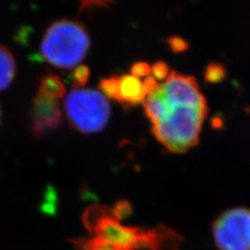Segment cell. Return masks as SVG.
I'll return each mask as SVG.
<instances>
[{
    "label": "cell",
    "instance_id": "cell-15",
    "mask_svg": "<svg viewBox=\"0 0 250 250\" xmlns=\"http://www.w3.org/2000/svg\"><path fill=\"white\" fill-rule=\"evenodd\" d=\"M169 43L172 47V49L174 51H183L186 49V42L183 40V39L179 38H172L169 40Z\"/></svg>",
    "mask_w": 250,
    "mask_h": 250
},
{
    "label": "cell",
    "instance_id": "cell-6",
    "mask_svg": "<svg viewBox=\"0 0 250 250\" xmlns=\"http://www.w3.org/2000/svg\"><path fill=\"white\" fill-rule=\"evenodd\" d=\"M159 82L150 75L142 81L132 74L115 75L114 89L109 99L115 100L124 106H135L145 101L148 94H150Z\"/></svg>",
    "mask_w": 250,
    "mask_h": 250
},
{
    "label": "cell",
    "instance_id": "cell-7",
    "mask_svg": "<svg viewBox=\"0 0 250 250\" xmlns=\"http://www.w3.org/2000/svg\"><path fill=\"white\" fill-rule=\"evenodd\" d=\"M62 123V109L59 100L49 99L37 93L30 108V131L36 137L57 129Z\"/></svg>",
    "mask_w": 250,
    "mask_h": 250
},
{
    "label": "cell",
    "instance_id": "cell-14",
    "mask_svg": "<svg viewBox=\"0 0 250 250\" xmlns=\"http://www.w3.org/2000/svg\"><path fill=\"white\" fill-rule=\"evenodd\" d=\"M130 74H132L138 78H141V80H142V77L146 78L151 75V66L143 62H136V64L131 68Z\"/></svg>",
    "mask_w": 250,
    "mask_h": 250
},
{
    "label": "cell",
    "instance_id": "cell-11",
    "mask_svg": "<svg viewBox=\"0 0 250 250\" xmlns=\"http://www.w3.org/2000/svg\"><path fill=\"white\" fill-rule=\"evenodd\" d=\"M90 77V69L87 66H78L73 72L75 88H81L88 83Z\"/></svg>",
    "mask_w": 250,
    "mask_h": 250
},
{
    "label": "cell",
    "instance_id": "cell-2",
    "mask_svg": "<svg viewBox=\"0 0 250 250\" xmlns=\"http://www.w3.org/2000/svg\"><path fill=\"white\" fill-rule=\"evenodd\" d=\"M126 202L115 208L92 206L83 213V224L89 237L75 239V250H174L179 243L169 229H145L120 222L122 212L128 209Z\"/></svg>",
    "mask_w": 250,
    "mask_h": 250
},
{
    "label": "cell",
    "instance_id": "cell-3",
    "mask_svg": "<svg viewBox=\"0 0 250 250\" xmlns=\"http://www.w3.org/2000/svg\"><path fill=\"white\" fill-rule=\"evenodd\" d=\"M90 46V36L83 23L61 19L53 22L45 31L40 51L48 64L61 69H70L85 58Z\"/></svg>",
    "mask_w": 250,
    "mask_h": 250
},
{
    "label": "cell",
    "instance_id": "cell-8",
    "mask_svg": "<svg viewBox=\"0 0 250 250\" xmlns=\"http://www.w3.org/2000/svg\"><path fill=\"white\" fill-rule=\"evenodd\" d=\"M16 61L12 52L0 44V91L12 83L16 75Z\"/></svg>",
    "mask_w": 250,
    "mask_h": 250
},
{
    "label": "cell",
    "instance_id": "cell-1",
    "mask_svg": "<svg viewBox=\"0 0 250 250\" xmlns=\"http://www.w3.org/2000/svg\"><path fill=\"white\" fill-rule=\"evenodd\" d=\"M143 105L153 136L167 150L184 153L198 144L208 106L193 76L170 71Z\"/></svg>",
    "mask_w": 250,
    "mask_h": 250
},
{
    "label": "cell",
    "instance_id": "cell-5",
    "mask_svg": "<svg viewBox=\"0 0 250 250\" xmlns=\"http://www.w3.org/2000/svg\"><path fill=\"white\" fill-rule=\"evenodd\" d=\"M214 238L219 250H250V209L224 212L214 224Z\"/></svg>",
    "mask_w": 250,
    "mask_h": 250
},
{
    "label": "cell",
    "instance_id": "cell-4",
    "mask_svg": "<svg viewBox=\"0 0 250 250\" xmlns=\"http://www.w3.org/2000/svg\"><path fill=\"white\" fill-rule=\"evenodd\" d=\"M65 113L71 126L82 134H95L108 122L111 107L101 92L75 88L65 98Z\"/></svg>",
    "mask_w": 250,
    "mask_h": 250
},
{
    "label": "cell",
    "instance_id": "cell-10",
    "mask_svg": "<svg viewBox=\"0 0 250 250\" xmlns=\"http://www.w3.org/2000/svg\"><path fill=\"white\" fill-rule=\"evenodd\" d=\"M226 76L225 66L219 64V62H212L206 70V81L212 83H218L222 82Z\"/></svg>",
    "mask_w": 250,
    "mask_h": 250
},
{
    "label": "cell",
    "instance_id": "cell-12",
    "mask_svg": "<svg viewBox=\"0 0 250 250\" xmlns=\"http://www.w3.org/2000/svg\"><path fill=\"white\" fill-rule=\"evenodd\" d=\"M77 2L81 11H87L96 7H107L114 2V0H77Z\"/></svg>",
    "mask_w": 250,
    "mask_h": 250
},
{
    "label": "cell",
    "instance_id": "cell-13",
    "mask_svg": "<svg viewBox=\"0 0 250 250\" xmlns=\"http://www.w3.org/2000/svg\"><path fill=\"white\" fill-rule=\"evenodd\" d=\"M170 70L166 62H158L151 66V75L160 83V81L164 82L168 77Z\"/></svg>",
    "mask_w": 250,
    "mask_h": 250
},
{
    "label": "cell",
    "instance_id": "cell-9",
    "mask_svg": "<svg viewBox=\"0 0 250 250\" xmlns=\"http://www.w3.org/2000/svg\"><path fill=\"white\" fill-rule=\"evenodd\" d=\"M38 93H40L42 96L46 98L60 100L62 97L65 96L66 88L64 83L61 81L59 76L48 74L42 78Z\"/></svg>",
    "mask_w": 250,
    "mask_h": 250
},
{
    "label": "cell",
    "instance_id": "cell-16",
    "mask_svg": "<svg viewBox=\"0 0 250 250\" xmlns=\"http://www.w3.org/2000/svg\"><path fill=\"white\" fill-rule=\"evenodd\" d=\"M0 119H1V112H0Z\"/></svg>",
    "mask_w": 250,
    "mask_h": 250
}]
</instances>
